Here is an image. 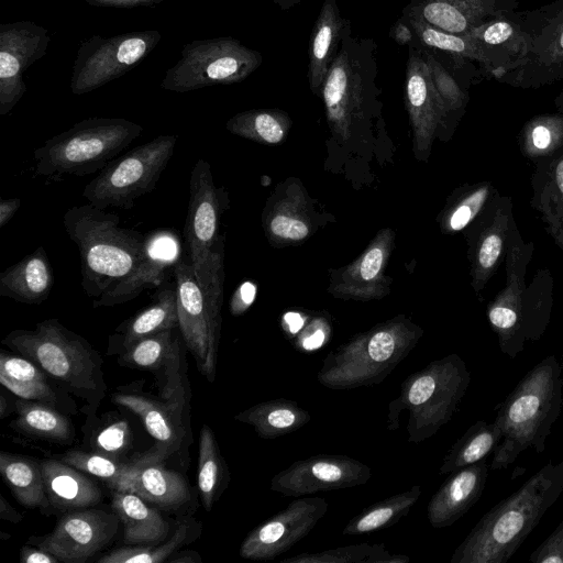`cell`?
<instances>
[{"label": "cell", "mask_w": 563, "mask_h": 563, "mask_svg": "<svg viewBox=\"0 0 563 563\" xmlns=\"http://www.w3.org/2000/svg\"><path fill=\"white\" fill-rule=\"evenodd\" d=\"M533 252L534 243L523 240L514 221L504 260L506 283L486 309L499 350L510 358H516L528 342L541 339L554 305V278L549 268H539L526 284Z\"/></svg>", "instance_id": "cell-1"}, {"label": "cell", "mask_w": 563, "mask_h": 563, "mask_svg": "<svg viewBox=\"0 0 563 563\" xmlns=\"http://www.w3.org/2000/svg\"><path fill=\"white\" fill-rule=\"evenodd\" d=\"M563 493V461H549L517 492L486 512L452 561L505 563Z\"/></svg>", "instance_id": "cell-2"}, {"label": "cell", "mask_w": 563, "mask_h": 563, "mask_svg": "<svg viewBox=\"0 0 563 563\" xmlns=\"http://www.w3.org/2000/svg\"><path fill=\"white\" fill-rule=\"evenodd\" d=\"M2 344L36 364L58 389L82 399L86 412L96 411L104 398L100 354L57 319L43 320L32 330H13Z\"/></svg>", "instance_id": "cell-3"}, {"label": "cell", "mask_w": 563, "mask_h": 563, "mask_svg": "<svg viewBox=\"0 0 563 563\" xmlns=\"http://www.w3.org/2000/svg\"><path fill=\"white\" fill-rule=\"evenodd\" d=\"M562 368L554 355L533 366L500 405L495 418L501 439L490 467L507 468L526 450H545L552 426L562 409Z\"/></svg>", "instance_id": "cell-4"}, {"label": "cell", "mask_w": 563, "mask_h": 563, "mask_svg": "<svg viewBox=\"0 0 563 563\" xmlns=\"http://www.w3.org/2000/svg\"><path fill=\"white\" fill-rule=\"evenodd\" d=\"M63 224L78 247L82 289L93 299L126 277L143 255L146 235L121 228L118 214L89 202L70 207Z\"/></svg>", "instance_id": "cell-5"}, {"label": "cell", "mask_w": 563, "mask_h": 563, "mask_svg": "<svg viewBox=\"0 0 563 563\" xmlns=\"http://www.w3.org/2000/svg\"><path fill=\"white\" fill-rule=\"evenodd\" d=\"M142 132V125L123 118L84 119L34 150V173L58 179L100 172Z\"/></svg>", "instance_id": "cell-6"}, {"label": "cell", "mask_w": 563, "mask_h": 563, "mask_svg": "<svg viewBox=\"0 0 563 563\" xmlns=\"http://www.w3.org/2000/svg\"><path fill=\"white\" fill-rule=\"evenodd\" d=\"M220 190L210 164L199 158L190 173L185 241L197 282L212 312L221 318L223 252L219 239Z\"/></svg>", "instance_id": "cell-7"}, {"label": "cell", "mask_w": 563, "mask_h": 563, "mask_svg": "<svg viewBox=\"0 0 563 563\" xmlns=\"http://www.w3.org/2000/svg\"><path fill=\"white\" fill-rule=\"evenodd\" d=\"M177 140V135H159L112 159L84 187L82 196L100 209H132L141 196L154 190Z\"/></svg>", "instance_id": "cell-8"}, {"label": "cell", "mask_w": 563, "mask_h": 563, "mask_svg": "<svg viewBox=\"0 0 563 563\" xmlns=\"http://www.w3.org/2000/svg\"><path fill=\"white\" fill-rule=\"evenodd\" d=\"M263 62L262 54L232 36L195 40L184 45L180 57L166 70L161 88L188 92L243 81Z\"/></svg>", "instance_id": "cell-9"}, {"label": "cell", "mask_w": 563, "mask_h": 563, "mask_svg": "<svg viewBox=\"0 0 563 563\" xmlns=\"http://www.w3.org/2000/svg\"><path fill=\"white\" fill-rule=\"evenodd\" d=\"M157 30L111 36L92 35L78 47L70 77L74 95L91 92L115 80L140 64L158 45Z\"/></svg>", "instance_id": "cell-10"}, {"label": "cell", "mask_w": 563, "mask_h": 563, "mask_svg": "<svg viewBox=\"0 0 563 563\" xmlns=\"http://www.w3.org/2000/svg\"><path fill=\"white\" fill-rule=\"evenodd\" d=\"M528 36V51L521 64L498 82L536 89L563 80V0L520 11Z\"/></svg>", "instance_id": "cell-11"}, {"label": "cell", "mask_w": 563, "mask_h": 563, "mask_svg": "<svg viewBox=\"0 0 563 563\" xmlns=\"http://www.w3.org/2000/svg\"><path fill=\"white\" fill-rule=\"evenodd\" d=\"M177 295L178 329L199 373L212 383L216 376L221 318L210 309L190 262L173 266Z\"/></svg>", "instance_id": "cell-12"}, {"label": "cell", "mask_w": 563, "mask_h": 563, "mask_svg": "<svg viewBox=\"0 0 563 563\" xmlns=\"http://www.w3.org/2000/svg\"><path fill=\"white\" fill-rule=\"evenodd\" d=\"M188 384L170 396L156 399L151 395L136 391H117L111 400L134 412L143 422L146 431L155 440L151 450L137 455L150 462H163L191 440L189 424Z\"/></svg>", "instance_id": "cell-13"}, {"label": "cell", "mask_w": 563, "mask_h": 563, "mask_svg": "<svg viewBox=\"0 0 563 563\" xmlns=\"http://www.w3.org/2000/svg\"><path fill=\"white\" fill-rule=\"evenodd\" d=\"M120 519L114 512L96 508L66 511L38 547L64 563H85L112 542Z\"/></svg>", "instance_id": "cell-14"}, {"label": "cell", "mask_w": 563, "mask_h": 563, "mask_svg": "<svg viewBox=\"0 0 563 563\" xmlns=\"http://www.w3.org/2000/svg\"><path fill=\"white\" fill-rule=\"evenodd\" d=\"M48 30L33 21L0 24V115L12 111L26 92L23 75L45 54Z\"/></svg>", "instance_id": "cell-15"}, {"label": "cell", "mask_w": 563, "mask_h": 563, "mask_svg": "<svg viewBox=\"0 0 563 563\" xmlns=\"http://www.w3.org/2000/svg\"><path fill=\"white\" fill-rule=\"evenodd\" d=\"M514 221L511 197L498 192L468 225L472 286L476 292L486 287L504 262Z\"/></svg>", "instance_id": "cell-16"}, {"label": "cell", "mask_w": 563, "mask_h": 563, "mask_svg": "<svg viewBox=\"0 0 563 563\" xmlns=\"http://www.w3.org/2000/svg\"><path fill=\"white\" fill-rule=\"evenodd\" d=\"M178 329L161 331L120 352V365L152 372L159 382L162 396H170L188 384L186 357Z\"/></svg>", "instance_id": "cell-17"}, {"label": "cell", "mask_w": 563, "mask_h": 563, "mask_svg": "<svg viewBox=\"0 0 563 563\" xmlns=\"http://www.w3.org/2000/svg\"><path fill=\"white\" fill-rule=\"evenodd\" d=\"M177 236L170 231H155L146 235L143 255L134 269L93 299L92 307H113L136 298L145 289L158 287L166 278V272L177 262L179 254Z\"/></svg>", "instance_id": "cell-18"}, {"label": "cell", "mask_w": 563, "mask_h": 563, "mask_svg": "<svg viewBox=\"0 0 563 563\" xmlns=\"http://www.w3.org/2000/svg\"><path fill=\"white\" fill-rule=\"evenodd\" d=\"M466 34L483 54V74L496 81L517 68L527 55L528 36L518 10L496 16Z\"/></svg>", "instance_id": "cell-19"}, {"label": "cell", "mask_w": 563, "mask_h": 563, "mask_svg": "<svg viewBox=\"0 0 563 563\" xmlns=\"http://www.w3.org/2000/svg\"><path fill=\"white\" fill-rule=\"evenodd\" d=\"M518 7L519 0H410L402 13L417 15L446 32L466 34Z\"/></svg>", "instance_id": "cell-20"}, {"label": "cell", "mask_w": 563, "mask_h": 563, "mask_svg": "<svg viewBox=\"0 0 563 563\" xmlns=\"http://www.w3.org/2000/svg\"><path fill=\"white\" fill-rule=\"evenodd\" d=\"M531 187L530 206L553 243L563 251V150L534 162Z\"/></svg>", "instance_id": "cell-21"}, {"label": "cell", "mask_w": 563, "mask_h": 563, "mask_svg": "<svg viewBox=\"0 0 563 563\" xmlns=\"http://www.w3.org/2000/svg\"><path fill=\"white\" fill-rule=\"evenodd\" d=\"M405 96L415 123L422 128L434 130L449 114H453L432 81L417 40L409 46Z\"/></svg>", "instance_id": "cell-22"}, {"label": "cell", "mask_w": 563, "mask_h": 563, "mask_svg": "<svg viewBox=\"0 0 563 563\" xmlns=\"http://www.w3.org/2000/svg\"><path fill=\"white\" fill-rule=\"evenodd\" d=\"M351 21L341 14L336 0H324L313 24L309 42L308 79L312 92L321 87Z\"/></svg>", "instance_id": "cell-23"}, {"label": "cell", "mask_w": 563, "mask_h": 563, "mask_svg": "<svg viewBox=\"0 0 563 563\" xmlns=\"http://www.w3.org/2000/svg\"><path fill=\"white\" fill-rule=\"evenodd\" d=\"M54 286V274L44 246L0 273V296L18 302L40 305Z\"/></svg>", "instance_id": "cell-24"}, {"label": "cell", "mask_w": 563, "mask_h": 563, "mask_svg": "<svg viewBox=\"0 0 563 563\" xmlns=\"http://www.w3.org/2000/svg\"><path fill=\"white\" fill-rule=\"evenodd\" d=\"M41 467L52 509L69 511L100 503V488L82 471L56 459L41 461Z\"/></svg>", "instance_id": "cell-25"}, {"label": "cell", "mask_w": 563, "mask_h": 563, "mask_svg": "<svg viewBox=\"0 0 563 563\" xmlns=\"http://www.w3.org/2000/svg\"><path fill=\"white\" fill-rule=\"evenodd\" d=\"M134 460L135 468L123 490L133 492L165 509H177L189 501V486L180 473L165 468L162 462L143 461L137 456Z\"/></svg>", "instance_id": "cell-26"}, {"label": "cell", "mask_w": 563, "mask_h": 563, "mask_svg": "<svg viewBox=\"0 0 563 563\" xmlns=\"http://www.w3.org/2000/svg\"><path fill=\"white\" fill-rule=\"evenodd\" d=\"M111 507L123 525L124 544L159 543L169 532L161 512L133 492L112 490Z\"/></svg>", "instance_id": "cell-27"}, {"label": "cell", "mask_w": 563, "mask_h": 563, "mask_svg": "<svg viewBox=\"0 0 563 563\" xmlns=\"http://www.w3.org/2000/svg\"><path fill=\"white\" fill-rule=\"evenodd\" d=\"M0 383L19 398L36 400L70 411L47 375L32 361L15 353H0Z\"/></svg>", "instance_id": "cell-28"}, {"label": "cell", "mask_w": 563, "mask_h": 563, "mask_svg": "<svg viewBox=\"0 0 563 563\" xmlns=\"http://www.w3.org/2000/svg\"><path fill=\"white\" fill-rule=\"evenodd\" d=\"M170 329H178V314L176 287L168 285L154 295L151 305L117 328L110 346L121 352L141 339Z\"/></svg>", "instance_id": "cell-29"}, {"label": "cell", "mask_w": 563, "mask_h": 563, "mask_svg": "<svg viewBox=\"0 0 563 563\" xmlns=\"http://www.w3.org/2000/svg\"><path fill=\"white\" fill-rule=\"evenodd\" d=\"M485 460L462 467L439 492L433 503L438 525H450L465 514L481 497L487 479Z\"/></svg>", "instance_id": "cell-30"}, {"label": "cell", "mask_w": 563, "mask_h": 563, "mask_svg": "<svg viewBox=\"0 0 563 563\" xmlns=\"http://www.w3.org/2000/svg\"><path fill=\"white\" fill-rule=\"evenodd\" d=\"M14 408L16 417L9 424L14 431L59 444L73 442L74 424L58 408L23 398L14 402Z\"/></svg>", "instance_id": "cell-31"}, {"label": "cell", "mask_w": 563, "mask_h": 563, "mask_svg": "<svg viewBox=\"0 0 563 563\" xmlns=\"http://www.w3.org/2000/svg\"><path fill=\"white\" fill-rule=\"evenodd\" d=\"M0 474L14 498L24 507L38 508L43 512L52 509L49 504L41 462L30 456L0 453Z\"/></svg>", "instance_id": "cell-32"}, {"label": "cell", "mask_w": 563, "mask_h": 563, "mask_svg": "<svg viewBox=\"0 0 563 563\" xmlns=\"http://www.w3.org/2000/svg\"><path fill=\"white\" fill-rule=\"evenodd\" d=\"M523 157L536 162L563 150V113H542L526 121L518 134Z\"/></svg>", "instance_id": "cell-33"}, {"label": "cell", "mask_w": 563, "mask_h": 563, "mask_svg": "<svg viewBox=\"0 0 563 563\" xmlns=\"http://www.w3.org/2000/svg\"><path fill=\"white\" fill-rule=\"evenodd\" d=\"M200 525L185 520L178 525L170 539L157 547L154 544H125L111 550L98 559L99 563H162L166 562L184 544L195 540L200 533Z\"/></svg>", "instance_id": "cell-34"}, {"label": "cell", "mask_w": 563, "mask_h": 563, "mask_svg": "<svg viewBox=\"0 0 563 563\" xmlns=\"http://www.w3.org/2000/svg\"><path fill=\"white\" fill-rule=\"evenodd\" d=\"M401 15L412 27L416 40L422 46L476 63L483 73V54L477 43L470 35L446 32L429 24L417 15L404 13Z\"/></svg>", "instance_id": "cell-35"}, {"label": "cell", "mask_w": 563, "mask_h": 563, "mask_svg": "<svg viewBox=\"0 0 563 563\" xmlns=\"http://www.w3.org/2000/svg\"><path fill=\"white\" fill-rule=\"evenodd\" d=\"M60 461L103 481L112 490H123L135 468V460L122 462L95 451L70 450L59 455Z\"/></svg>", "instance_id": "cell-36"}, {"label": "cell", "mask_w": 563, "mask_h": 563, "mask_svg": "<svg viewBox=\"0 0 563 563\" xmlns=\"http://www.w3.org/2000/svg\"><path fill=\"white\" fill-rule=\"evenodd\" d=\"M500 439L501 431L495 421L492 423L476 422L455 444L442 472L462 468L484 460L490 452L495 451Z\"/></svg>", "instance_id": "cell-37"}, {"label": "cell", "mask_w": 563, "mask_h": 563, "mask_svg": "<svg viewBox=\"0 0 563 563\" xmlns=\"http://www.w3.org/2000/svg\"><path fill=\"white\" fill-rule=\"evenodd\" d=\"M224 464L212 430L203 424L199 434L198 488L203 508L210 511L221 494Z\"/></svg>", "instance_id": "cell-38"}, {"label": "cell", "mask_w": 563, "mask_h": 563, "mask_svg": "<svg viewBox=\"0 0 563 563\" xmlns=\"http://www.w3.org/2000/svg\"><path fill=\"white\" fill-rule=\"evenodd\" d=\"M498 192V189L490 180H482L475 185L467 186L464 194L459 197L448 214V229L452 232H457L467 228Z\"/></svg>", "instance_id": "cell-39"}, {"label": "cell", "mask_w": 563, "mask_h": 563, "mask_svg": "<svg viewBox=\"0 0 563 563\" xmlns=\"http://www.w3.org/2000/svg\"><path fill=\"white\" fill-rule=\"evenodd\" d=\"M228 130L243 136H256L275 144L284 139L283 117L272 111L258 110L242 112L231 118Z\"/></svg>", "instance_id": "cell-40"}, {"label": "cell", "mask_w": 563, "mask_h": 563, "mask_svg": "<svg viewBox=\"0 0 563 563\" xmlns=\"http://www.w3.org/2000/svg\"><path fill=\"white\" fill-rule=\"evenodd\" d=\"M88 442L92 451L120 460L132 446L133 432L126 420L115 419L89 430Z\"/></svg>", "instance_id": "cell-41"}, {"label": "cell", "mask_w": 563, "mask_h": 563, "mask_svg": "<svg viewBox=\"0 0 563 563\" xmlns=\"http://www.w3.org/2000/svg\"><path fill=\"white\" fill-rule=\"evenodd\" d=\"M533 563H563V520L529 556Z\"/></svg>", "instance_id": "cell-42"}, {"label": "cell", "mask_w": 563, "mask_h": 563, "mask_svg": "<svg viewBox=\"0 0 563 563\" xmlns=\"http://www.w3.org/2000/svg\"><path fill=\"white\" fill-rule=\"evenodd\" d=\"M269 227L274 234L295 241L305 239L309 232L302 221L283 214L276 216Z\"/></svg>", "instance_id": "cell-43"}, {"label": "cell", "mask_w": 563, "mask_h": 563, "mask_svg": "<svg viewBox=\"0 0 563 563\" xmlns=\"http://www.w3.org/2000/svg\"><path fill=\"white\" fill-rule=\"evenodd\" d=\"M395 349L394 338L388 332H377L368 343V354L377 362L388 360Z\"/></svg>", "instance_id": "cell-44"}, {"label": "cell", "mask_w": 563, "mask_h": 563, "mask_svg": "<svg viewBox=\"0 0 563 563\" xmlns=\"http://www.w3.org/2000/svg\"><path fill=\"white\" fill-rule=\"evenodd\" d=\"M437 389V380L432 376H422L417 379L408 394V399L412 405H421L429 400Z\"/></svg>", "instance_id": "cell-45"}, {"label": "cell", "mask_w": 563, "mask_h": 563, "mask_svg": "<svg viewBox=\"0 0 563 563\" xmlns=\"http://www.w3.org/2000/svg\"><path fill=\"white\" fill-rule=\"evenodd\" d=\"M384 254L379 247L371 249L362 258L360 264L361 277L365 280L374 279L383 265Z\"/></svg>", "instance_id": "cell-46"}, {"label": "cell", "mask_w": 563, "mask_h": 563, "mask_svg": "<svg viewBox=\"0 0 563 563\" xmlns=\"http://www.w3.org/2000/svg\"><path fill=\"white\" fill-rule=\"evenodd\" d=\"M393 515L391 508H380L368 512L356 525L357 532H366L383 526Z\"/></svg>", "instance_id": "cell-47"}, {"label": "cell", "mask_w": 563, "mask_h": 563, "mask_svg": "<svg viewBox=\"0 0 563 563\" xmlns=\"http://www.w3.org/2000/svg\"><path fill=\"white\" fill-rule=\"evenodd\" d=\"M256 287L250 282L243 283L239 290L235 292L232 302L231 311L233 314L241 313L246 307H249L255 298Z\"/></svg>", "instance_id": "cell-48"}, {"label": "cell", "mask_w": 563, "mask_h": 563, "mask_svg": "<svg viewBox=\"0 0 563 563\" xmlns=\"http://www.w3.org/2000/svg\"><path fill=\"white\" fill-rule=\"evenodd\" d=\"M389 36L400 46H410L416 41L412 27L402 15L391 26Z\"/></svg>", "instance_id": "cell-49"}, {"label": "cell", "mask_w": 563, "mask_h": 563, "mask_svg": "<svg viewBox=\"0 0 563 563\" xmlns=\"http://www.w3.org/2000/svg\"><path fill=\"white\" fill-rule=\"evenodd\" d=\"M84 2L102 8L131 9L137 7H152L164 0H82Z\"/></svg>", "instance_id": "cell-50"}, {"label": "cell", "mask_w": 563, "mask_h": 563, "mask_svg": "<svg viewBox=\"0 0 563 563\" xmlns=\"http://www.w3.org/2000/svg\"><path fill=\"white\" fill-rule=\"evenodd\" d=\"M20 561L22 563H58L59 560L48 551L42 548L30 545L22 547L20 551Z\"/></svg>", "instance_id": "cell-51"}, {"label": "cell", "mask_w": 563, "mask_h": 563, "mask_svg": "<svg viewBox=\"0 0 563 563\" xmlns=\"http://www.w3.org/2000/svg\"><path fill=\"white\" fill-rule=\"evenodd\" d=\"M312 472L317 478L323 482H336L341 477V470L329 463H317L312 467Z\"/></svg>", "instance_id": "cell-52"}, {"label": "cell", "mask_w": 563, "mask_h": 563, "mask_svg": "<svg viewBox=\"0 0 563 563\" xmlns=\"http://www.w3.org/2000/svg\"><path fill=\"white\" fill-rule=\"evenodd\" d=\"M20 206V198L0 199V228H3L13 218Z\"/></svg>", "instance_id": "cell-53"}, {"label": "cell", "mask_w": 563, "mask_h": 563, "mask_svg": "<svg viewBox=\"0 0 563 563\" xmlns=\"http://www.w3.org/2000/svg\"><path fill=\"white\" fill-rule=\"evenodd\" d=\"M295 421V416L290 410L278 409L269 412L267 422L275 428H287Z\"/></svg>", "instance_id": "cell-54"}, {"label": "cell", "mask_w": 563, "mask_h": 563, "mask_svg": "<svg viewBox=\"0 0 563 563\" xmlns=\"http://www.w3.org/2000/svg\"><path fill=\"white\" fill-rule=\"evenodd\" d=\"M0 517L11 523H18L23 518L22 515L15 510L2 495L0 496Z\"/></svg>", "instance_id": "cell-55"}, {"label": "cell", "mask_w": 563, "mask_h": 563, "mask_svg": "<svg viewBox=\"0 0 563 563\" xmlns=\"http://www.w3.org/2000/svg\"><path fill=\"white\" fill-rule=\"evenodd\" d=\"M167 561L169 563H201L202 559L198 552L186 550L175 552Z\"/></svg>", "instance_id": "cell-56"}, {"label": "cell", "mask_w": 563, "mask_h": 563, "mask_svg": "<svg viewBox=\"0 0 563 563\" xmlns=\"http://www.w3.org/2000/svg\"><path fill=\"white\" fill-rule=\"evenodd\" d=\"M285 321L288 323L291 333L298 332L303 325V319L297 312H288L285 314Z\"/></svg>", "instance_id": "cell-57"}, {"label": "cell", "mask_w": 563, "mask_h": 563, "mask_svg": "<svg viewBox=\"0 0 563 563\" xmlns=\"http://www.w3.org/2000/svg\"><path fill=\"white\" fill-rule=\"evenodd\" d=\"M324 340V334L321 330H317L312 335L308 336L303 341V346L307 350L318 349Z\"/></svg>", "instance_id": "cell-58"}, {"label": "cell", "mask_w": 563, "mask_h": 563, "mask_svg": "<svg viewBox=\"0 0 563 563\" xmlns=\"http://www.w3.org/2000/svg\"><path fill=\"white\" fill-rule=\"evenodd\" d=\"M14 405H10L4 394L0 395V419H4L12 412H14Z\"/></svg>", "instance_id": "cell-59"}, {"label": "cell", "mask_w": 563, "mask_h": 563, "mask_svg": "<svg viewBox=\"0 0 563 563\" xmlns=\"http://www.w3.org/2000/svg\"><path fill=\"white\" fill-rule=\"evenodd\" d=\"M274 3L280 9V10H289L297 4H299L302 0H273Z\"/></svg>", "instance_id": "cell-60"}, {"label": "cell", "mask_w": 563, "mask_h": 563, "mask_svg": "<svg viewBox=\"0 0 563 563\" xmlns=\"http://www.w3.org/2000/svg\"><path fill=\"white\" fill-rule=\"evenodd\" d=\"M554 106L556 108V111L563 113V88L558 93L556 98L554 99Z\"/></svg>", "instance_id": "cell-61"}]
</instances>
